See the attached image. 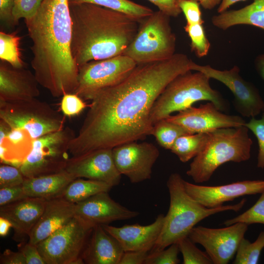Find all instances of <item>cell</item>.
Masks as SVG:
<instances>
[{
	"label": "cell",
	"mask_w": 264,
	"mask_h": 264,
	"mask_svg": "<svg viewBox=\"0 0 264 264\" xmlns=\"http://www.w3.org/2000/svg\"><path fill=\"white\" fill-rule=\"evenodd\" d=\"M166 119L182 126L192 134L208 133L221 128L240 127L246 123L239 116L222 113L210 102L198 108L192 106Z\"/></svg>",
	"instance_id": "cell-15"
},
{
	"label": "cell",
	"mask_w": 264,
	"mask_h": 264,
	"mask_svg": "<svg viewBox=\"0 0 264 264\" xmlns=\"http://www.w3.org/2000/svg\"><path fill=\"white\" fill-rule=\"evenodd\" d=\"M170 18L158 10L141 20L135 36L123 54L137 65L172 57L176 53V37Z\"/></svg>",
	"instance_id": "cell-7"
},
{
	"label": "cell",
	"mask_w": 264,
	"mask_h": 264,
	"mask_svg": "<svg viewBox=\"0 0 264 264\" xmlns=\"http://www.w3.org/2000/svg\"><path fill=\"white\" fill-rule=\"evenodd\" d=\"M15 0H0V19L10 26L17 25L13 17Z\"/></svg>",
	"instance_id": "cell-44"
},
{
	"label": "cell",
	"mask_w": 264,
	"mask_h": 264,
	"mask_svg": "<svg viewBox=\"0 0 264 264\" xmlns=\"http://www.w3.org/2000/svg\"><path fill=\"white\" fill-rule=\"evenodd\" d=\"M179 6L185 16L186 24L204 23L200 4L197 0H180Z\"/></svg>",
	"instance_id": "cell-40"
},
{
	"label": "cell",
	"mask_w": 264,
	"mask_h": 264,
	"mask_svg": "<svg viewBox=\"0 0 264 264\" xmlns=\"http://www.w3.org/2000/svg\"><path fill=\"white\" fill-rule=\"evenodd\" d=\"M12 227V224L9 220L2 217H0V236L1 237L6 236L10 228Z\"/></svg>",
	"instance_id": "cell-48"
},
{
	"label": "cell",
	"mask_w": 264,
	"mask_h": 264,
	"mask_svg": "<svg viewBox=\"0 0 264 264\" xmlns=\"http://www.w3.org/2000/svg\"><path fill=\"white\" fill-rule=\"evenodd\" d=\"M245 0H221L217 9L218 13H222L236 2Z\"/></svg>",
	"instance_id": "cell-51"
},
{
	"label": "cell",
	"mask_w": 264,
	"mask_h": 264,
	"mask_svg": "<svg viewBox=\"0 0 264 264\" xmlns=\"http://www.w3.org/2000/svg\"><path fill=\"white\" fill-rule=\"evenodd\" d=\"M184 185L193 199L208 208L220 206L239 197L264 191V180H243L214 186L193 184L184 180Z\"/></svg>",
	"instance_id": "cell-17"
},
{
	"label": "cell",
	"mask_w": 264,
	"mask_h": 264,
	"mask_svg": "<svg viewBox=\"0 0 264 264\" xmlns=\"http://www.w3.org/2000/svg\"><path fill=\"white\" fill-rule=\"evenodd\" d=\"M165 216L159 214L155 220L147 225L138 223L121 227L102 225L105 230L119 242L124 252H149L154 246L160 234Z\"/></svg>",
	"instance_id": "cell-20"
},
{
	"label": "cell",
	"mask_w": 264,
	"mask_h": 264,
	"mask_svg": "<svg viewBox=\"0 0 264 264\" xmlns=\"http://www.w3.org/2000/svg\"><path fill=\"white\" fill-rule=\"evenodd\" d=\"M191 70L200 71L210 79L218 80L226 86L233 95L235 110L242 116L255 117L263 111L264 101L258 90L241 77L237 66L229 70H220L209 65L202 66L193 62Z\"/></svg>",
	"instance_id": "cell-12"
},
{
	"label": "cell",
	"mask_w": 264,
	"mask_h": 264,
	"mask_svg": "<svg viewBox=\"0 0 264 264\" xmlns=\"http://www.w3.org/2000/svg\"><path fill=\"white\" fill-rule=\"evenodd\" d=\"M124 251L102 225L94 227L82 255L84 264H119Z\"/></svg>",
	"instance_id": "cell-23"
},
{
	"label": "cell",
	"mask_w": 264,
	"mask_h": 264,
	"mask_svg": "<svg viewBox=\"0 0 264 264\" xmlns=\"http://www.w3.org/2000/svg\"><path fill=\"white\" fill-rule=\"evenodd\" d=\"M25 177L20 168L2 164L0 166V188L22 185Z\"/></svg>",
	"instance_id": "cell-37"
},
{
	"label": "cell",
	"mask_w": 264,
	"mask_h": 264,
	"mask_svg": "<svg viewBox=\"0 0 264 264\" xmlns=\"http://www.w3.org/2000/svg\"><path fill=\"white\" fill-rule=\"evenodd\" d=\"M87 107L86 104L74 93L64 94L61 102V109L65 116L71 117L80 114Z\"/></svg>",
	"instance_id": "cell-39"
},
{
	"label": "cell",
	"mask_w": 264,
	"mask_h": 264,
	"mask_svg": "<svg viewBox=\"0 0 264 264\" xmlns=\"http://www.w3.org/2000/svg\"><path fill=\"white\" fill-rule=\"evenodd\" d=\"M26 132H27L21 129L10 128L6 139L13 145L18 146V144H21L25 139Z\"/></svg>",
	"instance_id": "cell-47"
},
{
	"label": "cell",
	"mask_w": 264,
	"mask_h": 264,
	"mask_svg": "<svg viewBox=\"0 0 264 264\" xmlns=\"http://www.w3.org/2000/svg\"><path fill=\"white\" fill-rule=\"evenodd\" d=\"M244 125L208 132L204 146L190 163L186 174L197 183L208 181L215 171L228 162L239 163L251 156L253 142Z\"/></svg>",
	"instance_id": "cell-5"
},
{
	"label": "cell",
	"mask_w": 264,
	"mask_h": 264,
	"mask_svg": "<svg viewBox=\"0 0 264 264\" xmlns=\"http://www.w3.org/2000/svg\"><path fill=\"white\" fill-rule=\"evenodd\" d=\"M192 71L176 77L158 97L150 114L153 125L172 113L185 110L198 101L212 102L220 111H225L228 109L227 101L210 86V78L200 71Z\"/></svg>",
	"instance_id": "cell-6"
},
{
	"label": "cell",
	"mask_w": 264,
	"mask_h": 264,
	"mask_svg": "<svg viewBox=\"0 0 264 264\" xmlns=\"http://www.w3.org/2000/svg\"><path fill=\"white\" fill-rule=\"evenodd\" d=\"M136 66L132 59L124 54L80 66L78 85L74 93L83 100H89L98 91L122 81Z\"/></svg>",
	"instance_id": "cell-11"
},
{
	"label": "cell",
	"mask_w": 264,
	"mask_h": 264,
	"mask_svg": "<svg viewBox=\"0 0 264 264\" xmlns=\"http://www.w3.org/2000/svg\"><path fill=\"white\" fill-rule=\"evenodd\" d=\"M75 179L64 170L54 174L25 177L22 186L27 197L49 200L61 197L67 186Z\"/></svg>",
	"instance_id": "cell-24"
},
{
	"label": "cell",
	"mask_w": 264,
	"mask_h": 264,
	"mask_svg": "<svg viewBox=\"0 0 264 264\" xmlns=\"http://www.w3.org/2000/svg\"><path fill=\"white\" fill-rule=\"evenodd\" d=\"M21 38L16 32H0V59L17 68L25 67L20 48Z\"/></svg>",
	"instance_id": "cell-30"
},
{
	"label": "cell",
	"mask_w": 264,
	"mask_h": 264,
	"mask_svg": "<svg viewBox=\"0 0 264 264\" xmlns=\"http://www.w3.org/2000/svg\"><path fill=\"white\" fill-rule=\"evenodd\" d=\"M69 4L91 3L123 13L140 22L154 11L130 0H68Z\"/></svg>",
	"instance_id": "cell-27"
},
{
	"label": "cell",
	"mask_w": 264,
	"mask_h": 264,
	"mask_svg": "<svg viewBox=\"0 0 264 264\" xmlns=\"http://www.w3.org/2000/svg\"><path fill=\"white\" fill-rule=\"evenodd\" d=\"M248 225L236 223L221 228L194 227L188 237L201 245L214 264H226L236 254Z\"/></svg>",
	"instance_id": "cell-13"
},
{
	"label": "cell",
	"mask_w": 264,
	"mask_h": 264,
	"mask_svg": "<svg viewBox=\"0 0 264 264\" xmlns=\"http://www.w3.org/2000/svg\"><path fill=\"white\" fill-rule=\"evenodd\" d=\"M76 136L68 127L35 139L31 150L19 168L25 177L56 173L66 170L70 141Z\"/></svg>",
	"instance_id": "cell-9"
},
{
	"label": "cell",
	"mask_w": 264,
	"mask_h": 264,
	"mask_svg": "<svg viewBox=\"0 0 264 264\" xmlns=\"http://www.w3.org/2000/svg\"><path fill=\"white\" fill-rule=\"evenodd\" d=\"M191 134L192 133L182 126L166 118L160 120L153 125L152 133L161 147L170 150L178 137Z\"/></svg>",
	"instance_id": "cell-29"
},
{
	"label": "cell",
	"mask_w": 264,
	"mask_h": 264,
	"mask_svg": "<svg viewBox=\"0 0 264 264\" xmlns=\"http://www.w3.org/2000/svg\"><path fill=\"white\" fill-rule=\"evenodd\" d=\"M238 222L248 225L254 223L264 224V191L251 208L235 218L225 220L223 224L228 226Z\"/></svg>",
	"instance_id": "cell-34"
},
{
	"label": "cell",
	"mask_w": 264,
	"mask_h": 264,
	"mask_svg": "<svg viewBox=\"0 0 264 264\" xmlns=\"http://www.w3.org/2000/svg\"><path fill=\"white\" fill-rule=\"evenodd\" d=\"M180 175L172 173L167 186L170 195V206L164 217L163 225L158 238L150 252L157 251L176 243L188 237L191 230L200 221L217 213L225 211L238 212L244 205L243 198L235 204L206 207L193 199L186 192Z\"/></svg>",
	"instance_id": "cell-4"
},
{
	"label": "cell",
	"mask_w": 264,
	"mask_h": 264,
	"mask_svg": "<svg viewBox=\"0 0 264 264\" xmlns=\"http://www.w3.org/2000/svg\"><path fill=\"white\" fill-rule=\"evenodd\" d=\"M192 62L186 54L175 53L165 60L138 64L119 83L95 93L78 134L70 142L71 156L152 135L154 103L170 82L191 70Z\"/></svg>",
	"instance_id": "cell-1"
},
{
	"label": "cell",
	"mask_w": 264,
	"mask_h": 264,
	"mask_svg": "<svg viewBox=\"0 0 264 264\" xmlns=\"http://www.w3.org/2000/svg\"><path fill=\"white\" fill-rule=\"evenodd\" d=\"M208 136V132L181 136L176 140L170 151L180 161L186 162L194 158L201 151Z\"/></svg>",
	"instance_id": "cell-28"
},
{
	"label": "cell",
	"mask_w": 264,
	"mask_h": 264,
	"mask_svg": "<svg viewBox=\"0 0 264 264\" xmlns=\"http://www.w3.org/2000/svg\"><path fill=\"white\" fill-rule=\"evenodd\" d=\"M204 9L211 10L220 4L221 0H197Z\"/></svg>",
	"instance_id": "cell-50"
},
{
	"label": "cell",
	"mask_w": 264,
	"mask_h": 264,
	"mask_svg": "<svg viewBox=\"0 0 264 264\" xmlns=\"http://www.w3.org/2000/svg\"><path fill=\"white\" fill-rule=\"evenodd\" d=\"M256 69L264 81V54L258 56L255 60ZM264 115V109L263 111Z\"/></svg>",
	"instance_id": "cell-49"
},
{
	"label": "cell",
	"mask_w": 264,
	"mask_h": 264,
	"mask_svg": "<svg viewBox=\"0 0 264 264\" xmlns=\"http://www.w3.org/2000/svg\"><path fill=\"white\" fill-rule=\"evenodd\" d=\"M115 166L122 175L132 183L150 179L154 165L159 156V151L153 144L132 141L112 149Z\"/></svg>",
	"instance_id": "cell-14"
},
{
	"label": "cell",
	"mask_w": 264,
	"mask_h": 264,
	"mask_svg": "<svg viewBox=\"0 0 264 264\" xmlns=\"http://www.w3.org/2000/svg\"><path fill=\"white\" fill-rule=\"evenodd\" d=\"M149 252L130 251L124 252L119 264H145Z\"/></svg>",
	"instance_id": "cell-45"
},
{
	"label": "cell",
	"mask_w": 264,
	"mask_h": 264,
	"mask_svg": "<svg viewBox=\"0 0 264 264\" xmlns=\"http://www.w3.org/2000/svg\"><path fill=\"white\" fill-rule=\"evenodd\" d=\"M28 197L22 185L0 188V206L21 200Z\"/></svg>",
	"instance_id": "cell-41"
},
{
	"label": "cell",
	"mask_w": 264,
	"mask_h": 264,
	"mask_svg": "<svg viewBox=\"0 0 264 264\" xmlns=\"http://www.w3.org/2000/svg\"><path fill=\"white\" fill-rule=\"evenodd\" d=\"M95 226L75 216L36 246L45 264H83L82 255Z\"/></svg>",
	"instance_id": "cell-10"
},
{
	"label": "cell",
	"mask_w": 264,
	"mask_h": 264,
	"mask_svg": "<svg viewBox=\"0 0 264 264\" xmlns=\"http://www.w3.org/2000/svg\"><path fill=\"white\" fill-rule=\"evenodd\" d=\"M24 21L32 42L31 66L39 85L54 97L74 93L79 66L71 52L68 0H44Z\"/></svg>",
	"instance_id": "cell-2"
},
{
	"label": "cell",
	"mask_w": 264,
	"mask_h": 264,
	"mask_svg": "<svg viewBox=\"0 0 264 264\" xmlns=\"http://www.w3.org/2000/svg\"><path fill=\"white\" fill-rule=\"evenodd\" d=\"M44 0H15L13 17L16 24L21 19L34 16Z\"/></svg>",
	"instance_id": "cell-38"
},
{
	"label": "cell",
	"mask_w": 264,
	"mask_h": 264,
	"mask_svg": "<svg viewBox=\"0 0 264 264\" xmlns=\"http://www.w3.org/2000/svg\"><path fill=\"white\" fill-rule=\"evenodd\" d=\"M191 41V49L198 58L206 56L210 47L203 24H186L184 27Z\"/></svg>",
	"instance_id": "cell-32"
},
{
	"label": "cell",
	"mask_w": 264,
	"mask_h": 264,
	"mask_svg": "<svg viewBox=\"0 0 264 264\" xmlns=\"http://www.w3.org/2000/svg\"><path fill=\"white\" fill-rule=\"evenodd\" d=\"M179 252L184 264H213V262L206 252L199 249L188 237L177 242Z\"/></svg>",
	"instance_id": "cell-33"
},
{
	"label": "cell",
	"mask_w": 264,
	"mask_h": 264,
	"mask_svg": "<svg viewBox=\"0 0 264 264\" xmlns=\"http://www.w3.org/2000/svg\"><path fill=\"white\" fill-rule=\"evenodd\" d=\"M0 264H26L25 258L22 252L19 250L14 252L6 249L0 255Z\"/></svg>",
	"instance_id": "cell-46"
},
{
	"label": "cell",
	"mask_w": 264,
	"mask_h": 264,
	"mask_svg": "<svg viewBox=\"0 0 264 264\" xmlns=\"http://www.w3.org/2000/svg\"><path fill=\"white\" fill-rule=\"evenodd\" d=\"M165 248L157 251L150 252L145 264H177L179 263L178 258L179 249L177 243H174Z\"/></svg>",
	"instance_id": "cell-35"
},
{
	"label": "cell",
	"mask_w": 264,
	"mask_h": 264,
	"mask_svg": "<svg viewBox=\"0 0 264 264\" xmlns=\"http://www.w3.org/2000/svg\"><path fill=\"white\" fill-rule=\"evenodd\" d=\"M75 204L62 198L47 200L44 210L32 229L28 242L36 245L67 224L75 216Z\"/></svg>",
	"instance_id": "cell-22"
},
{
	"label": "cell",
	"mask_w": 264,
	"mask_h": 264,
	"mask_svg": "<svg viewBox=\"0 0 264 264\" xmlns=\"http://www.w3.org/2000/svg\"><path fill=\"white\" fill-rule=\"evenodd\" d=\"M73 58L79 66L123 54L139 22L123 13L91 3L69 4Z\"/></svg>",
	"instance_id": "cell-3"
},
{
	"label": "cell",
	"mask_w": 264,
	"mask_h": 264,
	"mask_svg": "<svg viewBox=\"0 0 264 264\" xmlns=\"http://www.w3.org/2000/svg\"><path fill=\"white\" fill-rule=\"evenodd\" d=\"M47 200L26 197L21 200L0 206V217L10 221L14 231V239L24 242L42 214Z\"/></svg>",
	"instance_id": "cell-21"
},
{
	"label": "cell",
	"mask_w": 264,
	"mask_h": 264,
	"mask_svg": "<svg viewBox=\"0 0 264 264\" xmlns=\"http://www.w3.org/2000/svg\"><path fill=\"white\" fill-rule=\"evenodd\" d=\"M212 24L221 30L240 24H247L264 30V0H253L241 9L226 10L211 19Z\"/></svg>",
	"instance_id": "cell-25"
},
{
	"label": "cell",
	"mask_w": 264,
	"mask_h": 264,
	"mask_svg": "<svg viewBox=\"0 0 264 264\" xmlns=\"http://www.w3.org/2000/svg\"><path fill=\"white\" fill-rule=\"evenodd\" d=\"M34 73L24 67L17 68L3 61L0 63V102L29 100L40 94Z\"/></svg>",
	"instance_id": "cell-19"
},
{
	"label": "cell",
	"mask_w": 264,
	"mask_h": 264,
	"mask_svg": "<svg viewBox=\"0 0 264 264\" xmlns=\"http://www.w3.org/2000/svg\"><path fill=\"white\" fill-rule=\"evenodd\" d=\"M112 187L104 182L77 178L69 184L60 198L75 204L98 193L109 192Z\"/></svg>",
	"instance_id": "cell-26"
},
{
	"label": "cell",
	"mask_w": 264,
	"mask_h": 264,
	"mask_svg": "<svg viewBox=\"0 0 264 264\" xmlns=\"http://www.w3.org/2000/svg\"><path fill=\"white\" fill-rule=\"evenodd\" d=\"M23 254L26 264H45L36 245L29 242H22L18 246Z\"/></svg>",
	"instance_id": "cell-42"
},
{
	"label": "cell",
	"mask_w": 264,
	"mask_h": 264,
	"mask_svg": "<svg viewBox=\"0 0 264 264\" xmlns=\"http://www.w3.org/2000/svg\"><path fill=\"white\" fill-rule=\"evenodd\" d=\"M157 7L159 10L171 17H176L182 12L180 0H148Z\"/></svg>",
	"instance_id": "cell-43"
},
{
	"label": "cell",
	"mask_w": 264,
	"mask_h": 264,
	"mask_svg": "<svg viewBox=\"0 0 264 264\" xmlns=\"http://www.w3.org/2000/svg\"><path fill=\"white\" fill-rule=\"evenodd\" d=\"M0 119L11 128L24 130L32 140L65 127V116L37 98L0 102Z\"/></svg>",
	"instance_id": "cell-8"
},
{
	"label": "cell",
	"mask_w": 264,
	"mask_h": 264,
	"mask_svg": "<svg viewBox=\"0 0 264 264\" xmlns=\"http://www.w3.org/2000/svg\"><path fill=\"white\" fill-rule=\"evenodd\" d=\"M66 170L76 178L102 181L112 187L119 184L122 176L115 166L112 149L108 148L70 157Z\"/></svg>",
	"instance_id": "cell-16"
},
{
	"label": "cell",
	"mask_w": 264,
	"mask_h": 264,
	"mask_svg": "<svg viewBox=\"0 0 264 264\" xmlns=\"http://www.w3.org/2000/svg\"><path fill=\"white\" fill-rule=\"evenodd\" d=\"M264 248V231L253 242L243 238L236 252L234 264H256L259 262L261 253Z\"/></svg>",
	"instance_id": "cell-31"
},
{
	"label": "cell",
	"mask_w": 264,
	"mask_h": 264,
	"mask_svg": "<svg viewBox=\"0 0 264 264\" xmlns=\"http://www.w3.org/2000/svg\"><path fill=\"white\" fill-rule=\"evenodd\" d=\"M256 137L258 143L259 151L257 166L259 168H264V115L260 119L252 117L248 122L244 124Z\"/></svg>",
	"instance_id": "cell-36"
},
{
	"label": "cell",
	"mask_w": 264,
	"mask_h": 264,
	"mask_svg": "<svg viewBox=\"0 0 264 264\" xmlns=\"http://www.w3.org/2000/svg\"><path fill=\"white\" fill-rule=\"evenodd\" d=\"M108 193L101 192L75 203V215L96 226L130 220L140 214L114 200Z\"/></svg>",
	"instance_id": "cell-18"
},
{
	"label": "cell",
	"mask_w": 264,
	"mask_h": 264,
	"mask_svg": "<svg viewBox=\"0 0 264 264\" xmlns=\"http://www.w3.org/2000/svg\"><path fill=\"white\" fill-rule=\"evenodd\" d=\"M10 129V128L6 123L0 121V145L3 144Z\"/></svg>",
	"instance_id": "cell-52"
}]
</instances>
